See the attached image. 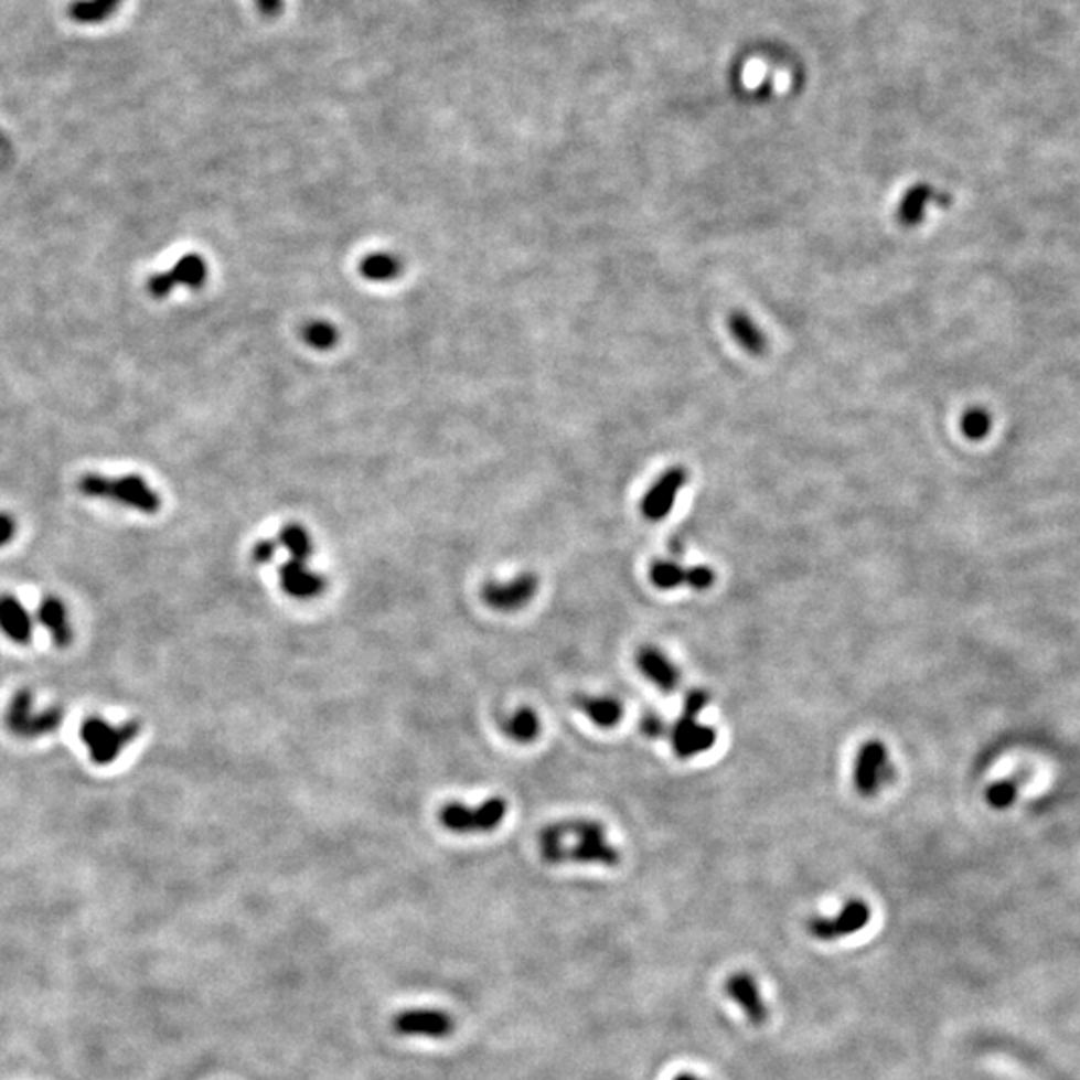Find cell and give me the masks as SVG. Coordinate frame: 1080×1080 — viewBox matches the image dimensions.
<instances>
[{"label": "cell", "instance_id": "cell-26", "mask_svg": "<svg viewBox=\"0 0 1080 1080\" xmlns=\"http://www.w3.org/2000/svg\"><path fill=\"white\" fill-rule=\"evenodd\" d=\"M302 339L317 351H329L339 341V331L332 327L331 322L312 321L304 327Z\"/></svg>", "mask_w": 1080, "mask_h": 1080}, {"label": "cell", "instance_id": "cell-21", "mask_svg": "<svg viewBox=\"0 0 1080 1080\" xmlns=\"http://www.w3.org/2000/svg\"><path fill=\"white\" fill-rule=\"evenodd\" d=\"M932 199H934V193H932L929 184H917V186L909 189L907 194L902 196V203L899 206L900 223L909 226L919 225Z\"/></svg>", "mask_w": 1080, "mask_h": 1080}, {"label": "cell", "instance_id": "cell-31", "mask_svg": "<svg viewBox=\"0 0 1080 1080\" xmlns=\"http://www.w3.org/2000/svg\"><path fill=\"white\" fill-rule=\"evenodd\" d=\"M664 720L656 713H646L641 718V730L646 737L656 738L664 735Z\"/></svg>", "mask_w": 1080, "mask_h": 1080}, {"label": "cell", "instance_id": "cell-4", "mask_svg": "<svg viewBox=\"0 0 1080 1080\" xmlns=\"http://www.w3.org/2000/svg\"><path fill=\"white\" fill-rule=\"evenodd\" d=\"M506 813H509V804L501 796L489 799L477 806H469L462 802H447L439 811V823L450 833H459V835L491 833L503 824Z\"/></svg>", "mask_w": 1080, "mask_h": 1080}, {"label": "cell", "instance_id": "cell-11", "mask_svg": "<svg viewBox=\"0 0 1080 1080\" xmlns=\"http://www.w3.org/2000/svg\"><path fill=\"white\" fill-rule=\"evenodd\" d=\"M686 481H688V472L683 467H673V469L664 471L659 477V481L654 482L653 486L642 496V516L651 523L663 521L664 516L673 511L676 496L685 486Z\"/></svg>", "mask_w": 1080, "mask_h": 1080}, {"label": "cell", "instance_id": "cell-27", "mask_svg": "<svg viewBox=\"0 0 1080 1080\" xmlns=\"http://www.w3.org/2000/svg\"><path fill=\"white\" fill-rule=\"evenodd\" d=\"M991 428V420H988V415L984 410H969L963 418V430L966 437L971 439H981Z\"/></svg>", "mask_w": 1080, "mask_h": 1080}, {"label": "cell", "instance_id": "cell-3", "mask_svg": "<svg viewBox=\"0 0 1080 1080\" xmlns=\"http://www.w3.org/2000/svg\"><path fill=\"white\" fill-rule=\"evenodd\" d=\"M65 713L61 708H39L31 691L22 688L12 696L11 705L7 708V727L12 735L24 740L53 735L61 727Z\"/></svg>", "mask_w": 1080, "mask_h": 1080}, {"label": "cell", "instance_id": "cell-7", "mask_svg": "<svg viewBox=\"0 0 1080 1080\" xmlns=\"http://www.w3.org/2000/svg\"><path fill=\"white\" fill-rule=\"evenodd\" d=\"M853 781L863 799H875L887 784L895 781V769L883 740L870 738L860 745L856 752Z\"/></svg>", "mask_w": 1080, "mask_h": 1080}, {"label": "cell", "instance_id": "cell-17", "mask_svg": "<svg viewBox=\"0 0 1080 1080\" xmlns=\"http://www.w3.org/2000/svg\"><path fill=\"white\" fill-rule=\"evenodd\" d=\"M36 617H39V622L43 624L46 632L51 634L56 646L65 649L73 642L75 632H73L71 614H68L65 602L58 597H44Z\"/></svg>", "mask_w": 1080, "mask_h": 1080}, {"label": "cell", "instance_id": "cell-2", "mask_svg": "<svg viewBox=\"0 0 1080 1080\" xmlns=\"http://www.w3.org/2000/svg\"><path fill=\"white\" fill-rule=\"evenodd\" d=\"M78 489L90 499H105V501L120 503L122 506L139 511V513H159L162 506L161 496L152 491L149 482L142 481L140 477L107 479V477H98V474H86L78 484Z\"/></svg>", "mask_w": 1080, "mask_h": 1080}, {"label": "cell", "instance_id": "cell-23", "mask_svg": "<svg viewBox=\"0 0 1080 1080\" xmlns=\"http://www.w3.org/2000/svg\"><path fill=\"white\" fill-rule=\"evenodd\" d=\"M688 573L691 567H681L674 560H654L649 568V578L656 589L673 590L688 587Z\"/></svg>", "mask_w": 1080, "mask_h": 1080}, {"label": "cell", "instance_id": "cell-8", "mask_svg": "<svg viewBox=\"0 0 1080 1080\" xmlns=\"http://www.w3.org/2000/svg\"><path fill=\"white\" fill-rule=\"evenodd\" d=\"M725 995L733 1005L740 1008V1013L752 1027H762L769 1020V1003L762 996L759 979L749 971L728 974L725 981Z\"/></svg>", "mask_w": 1080, "mask_h": 1080}, {"label": "cell", "instance_id": "cell-15", "mask_svg": "<svg viewBox=\"0 0 1080 1080\" xmlns=\"http://www.w3.org/2000/svg\"><path fill=\"white\" fill-rule=\"evenodd\" d=\"M634 663H637V669L649 678V683H653L663 693H674L678 688V685H681V673H678V669L656 646L646 644V646L639 649Z\"/></svg>", "mask_w": 1080, "mask_h": 1080}, {"label": "cell", "instance_id": "cell-6", "mask_svg": "<svg viewBox=\"0 0 1080 1080\" xmlns=\"http://www.w3.org/2000/svg\"><path fill=\"white\" fill-rule=\"evenodd\" d=\"M873 909L865 899H848L835 915H816L806 922L809 934L821 942L845 941L856 932L867 929Z\"/></svg>", "mask_w": 1080, "mask_h": 1080}, {"label": "cell", "instance_id": "cell-33", "mask_svg": "<svg viewBox=\"0 0 1080 1080\" xmlns=\"http://www.w3.org/2000/svg\"><path fill=\"white\" fill-rule=\"evenodd\" d=\"M258 9L268 14V17H275L279 14L280 9H282V0H257Z\"/></svg>", "mask_w": 1080, "mask_h": 1080}, {"label": "cell", "instance_id": "cell-18", "mask_svg": "<svg viewBox=\"0 0 1080 1080\" xmlns=\"http://www.w3.org/2000/svg\"><path fill=\"white\" fill-rule=\"evenodd\" d=\"M575 705L580 708V713L585 717L600 728L617 727L622 720V715H624L621 701L614 696L578 695Z\"/></svg>", "mask_w": 1080, "mask_h": 1080}, {"label": "cell", "instance_id": "cell-20", "mask_svg": "<svg viewBox=\"0 0 1080 1080\" xmlns=\"http://www.w3.org/2000/svg\"><path fill=\"white\" fill-rule=\"evenodd\" d=\"M728 331L735 336L737 341L745 351H749L750 354L764 353L767 349V339L764 334L760 332L759 324L750 319L747 312L735 311L730 317H728Z\"/></svg>", "mask_w": 1080, "mask_h": 1080}, {"label": "cell", "instance_id": "cell-1", "mask_svg": "<svg viewBox=\"0 0 1080 1080\" xmlns=\"http://www.w3.org/2000/svg\"><path fill=\"white\" fill-rule=\"evenodd\" d=\"M538 851L548 865L617 867L621 863V853L610 845L602 823L590 819L548 824L538 835Z\"/></svg>", "mask_w": 1080, "mask_h": 1080}, {"label": "cell", "instance_id": "cell-30", "mask_svg": "<svg viewBox=\"0 0 1080 1080\" xmlns=\"http://www.w3.org/2000/svg\"><path fill=\"white\" fill-rule=\"evenodd\" d=\"M708 703H710V695L706 691H703V688H693V691L686 693L685 703H683V713L701 715L706 706H708Z\"/></svg>", "mask_w": 1080, "mask_h": 1080}, {"label": "cell", "instance_id": "cell-9", "mask_svg": "<svg viewBox=\"0 0 1080 1080\" xmlns=\"http://www.w3.org/2000/svg\"><path fill=\"white\" fill-rule=\"evenodd\" d=\"M538 592V577L524 573L509 580H489L482 587V600L499 612H514L526 607Z\"/></svg>", "mask_w": 1080, "mask_h": 1080}, {"label": "cell", "instance_id": "cell-13", "mask_svg": "<svg viewBox=\"0 0 1080 1080\" xmlns=\"http://www.w3.org/2000/svg\"><path fill=\"white\" fill-rule=\"evenodd\" d=\"M280 589L297 600H312L324 595L329 580L321 573H314L307 560L289 558L279 567Z\"/></svg>", "mask_w": 1080, "mask_h": 1080}, {"label": "cell", "instance_id": "cell-34", "mask_svg": "<svg viewBox=\"0 0 1080 1080\" xmlns=\"http://www.w3.org/2000/svg\"><path fill=\"white\" fill-rule=\"evenodd\" d=\"M673 1080H708L706 1077H701L696 1072H691V1070H683L678 1074H674Z\"/></svg>", "mask_w": 1080, "mask_h": 1080}, {"label": "cell", "instance_id": "cell-32", "mask_svg": "<svg viewBox=\"0 0 1080 1080\" xmlns=\"http://www.w3.org/2000/svg\"><path fill=\"white\" fill-rule=\"evenodd\" d=\"M17 535V523L9 514L0 513V546L9 545Z\"/></svg>", "mask_w": 1080, "mask_h": 1080}, {"label": "cell", "instance_id": "cell-14", "mask_svg": "<svg viewBox=\"0 0 1080 1080\" xmlns=\"http://www.w3.org/2000/svg\"><path fill=\"white\" fill-rule=\"evenodd\" d=\"M204 280H206V265H204L203 258L189 255V257L181 258L169 272L152 277L149 290L157 299H164L174 287L199 289V287H203Z\"/></svg>", "mask_w": 1080, "mask_h": 1080}, {"label": "cell", "instance_id": "cell-10", "mask_svg": "<svg viewBox=\"0 0 1080 1080\" xmlns=\"http://www.w3.org/2000/svg\"><path fill=\"white\" fill-rule=\"evenodd\" d=\"M391 1027L400 1037L447 1038L455 1033V1018L439 1008H408L393 1018Z\"/></svg>", "mask_w": 1080, "mask_h": 1080}, {"label": "cell", "instance_id": "cell-25", "mask_svg": "<svg viewBox=\"0 0 1080 1080\" xmlns=\"http://www.w3.org/2000/svg\"><path fill=\"white\" fill-rule=\"evenodd\" d=\"M400 270H403L400 263L388 253H376L371 257H364L361 263V275L373 282H388L396 279Z\"/></svg>", "mask_w": 1080, "mask_h": 1080}, {"label": "cell", "instance_id": "cell-5", "mask_svg": "<svg viewBox=\"0 0 1080 1080\" xmlns=\"http://www.w3.org/2000/svg\"><path fill=\"white\" fill-rule=\"evenodd\" d=\"M139 733L140 725L137 720L110 725L103 718H88L81 728V738L88 749L90 760L98 767H107L120 757V752L127 749L135 738L139 737Z\"/></svg>", "mask_w": 1080, "mask_h": 1080}, {"label": "cell", "instance_id": "cell-28", "mask_svg": "<svg viewBox=\"0 0 1080 1080\" xmlns=\"http://www.w3.org/2000/svg\"><path fill=\"white\" fill-rule=\"evenodd\" d=\"M715 580H717V575L713 568L706 567V565H695V567H691V573H688V589H713Z\"/></svg>", "mask_w": 1080, "mask_h": 1080}, {"label": "cell", "instance_id": "cell-29", "mask_svg": "<svg viewBox=\"0 0 1080 1080\" xmlns=\"http://www.w3.org/2000/svg\"><path fill=\"white\" fill-rule=\"evenodd\" d=\"M277 550H279V543L272 541V538H265L260 541L257 545L253 546V563L258 565V567H265V565H270L275 557H277Z\"/></svg>", "mask_w": 1080, "mask_h": 1080}, {"label": "cell", "instance_id": "cell-24", "mask_svg": "<svg viewBox=\"0 0 1080 1080\" xmlns=\"http://www.w3.org/2000/svg\"><path fill=\"white\" fill-rule=\"evenodd\" d=\"M120 0H76L68 9V17L78 24H95L107 21L115 14Z\"/></svg>", "mask_w": 1080, "mask_h": 1080}, {"label": "cell", "instance_id": "cell-22", "mask_svg": "<svg viewBox=\"0 0 1080 1080\" xmlns=\"http://www.w3.org/2000/svg\"><path fill=\"white\" fill-rule=\"evenodd\" d=\"M277 543L289 553L290 558H299V560H307V563L311 560L312 553H314L311 533L299 523L282 526Z\"/></svg>", "mask_w": 1080, "mask_h": 1080}, {"label": "cell", "instance_id": "cell-16", "mask_svg": "<svg viewBox=\"0 0 1080 1080\" xmlns=\"http://www.w3.org/2000/svg\"><path fill=\"white\" fill-rule=\"evenodd\" d=\"M0 632L17 644H29L34 637V621L21 600L0 595Z\"/></svg>", "mask_w": 1080, "mask_h": 1080}, {"label": "cell", "instance_id": "cell-12", "mask_svg": "<svg viewBox=\"0 0 1080 1080\" xmlns=\"http://www.w3.org/2000/svg\"><path fill=\"white\" fill-rule=\"evenodd\" d=\"M717 730L698 723V715L683 713L671 730V745L678 759H693L715 747Z\"/></svg>", "mask_w": 1080, "mask_h": 1080}, {"label": "cell", "instance_id": "cell-19", "mask_svg": "<svg viewBox=\"0 0 1080 1080\" xmlns=\"http://www.w3.org/2000/svg\"><path fill=\"white\" fill-rule=\"evenodd\" d=\"M541 718L536 715L535 708L531 706H521L516 708L513 715L503 720V733L506 737L518 742V745H528L533 742L541 735Z\"/></svg>", "mask_w": 1080, "mask_h": 1080}]
</instances>
